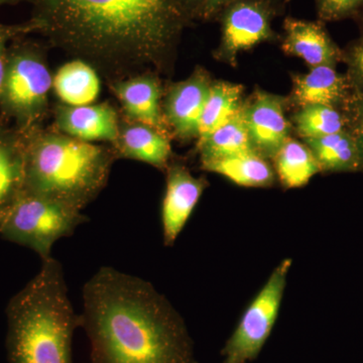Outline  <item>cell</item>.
<instances>
[{
    "label": "cell",
    "instance_id": "18",
    "mask_svg": "<svg viewBox=\"0 0 363 363\" xmlns=\"http://www.w3.org/2000/svg\"><path fill=\"white\" fill-rule=\"evenodd\" d=\"M116 143L121 156L157 168L166 167L171 155L168 138L156 128L142 123L124 128Z\"/></svg>",
    "mask_w": 363,
    "mask_h": 363
},
{
    "label": "cell",
    "instance_id": "17",
    "mask_svg": "<svg viewBox=\"0 0 363 363\" xmlns=\"http://www.w3.org/2000/svg\"><path fill=\"white\" fill-rule=\"evenodd\" d=\"M52 87L67 106H86L97 99L100 81L92 67L75 60L59 69L52 78Z\"/></svg>",
    "mask_w": 363,
    "mask_h": 363
},
{
    "label": "cell",
    "instance_id": "15",
    "mask_svg": "<svg viewBox=\"0 0 363 363\" xmlns=\"http://www.w3.org/2000/svg\"><path fill=\"white\" fill-rule=\"evenodd\" d=\"M271 35L266 11L257 4H240L230 9L224 21L223 48L228 54L250 49Z\"/></svg>",
    "mask_w": 363,
    "mask_h": 363
},
{
    "label": "cell",
    "instance_id": "23",
    "mask_svg": "<svg viewBox=\"0 0 363 363\" xmlns=\"http://www.w3.org/2000/svg\"><path fill=\"white\" fill-rule=\"evenodd\" d=\"M198 145L202 162L255 152L248 135L242 109Z\"/></svg>",
    "mask_w": 363,
    "mask_h": 363
},
{
    "label": "cell",
    "instance_id": "10",
    "mask_svg": "<svg viewBox=\"0 0 363 363\" xmlns=\"http://www.w3.org/2000/svg\"><path fill=\"white\" fill-rule=\"evenodd\" d=\"M210 87L207 76L198 72L169 91L166 104L167 117L177 135L183 140L198 138Z\"/></svg>",
    "mask_w": 363,
    "mask_h": 363
},
{
    "label": "cell",
    "instance_id": "3",
    "mask_svg": "<svg viewBox=\"0 0 363 363\" xmlns=\"http://www.w3.org/2000/svg\"><path fill=\"white\" fill-rule=\"evenodd\" d=\"M6 319L9 363H72L80 316L74 311L58 260H43L38 274L9 301Z\"/></svg>",
    "mask_w": 363,
    "mask_h": 363
},
{
    "label": "cell",
    "instance_id": "22",
    "mask_svg": "<svg viewBox=\"0 0 363 363\" xmlns=\"http://www.w3.org/2000/svg\"><path fill=\"white\" fill-rule=\"evenodd\" d=\"M279 180L288 188L303 187L322 171L309 147L288 138L274 155Z\"/></svg>",
    "mask_w": 363,
    "mask_h": 363
},
{
    "label": "cell",
    "instance_id": "19",
    "mask_svg": "<svg viewBox=\"0 0 363 363\" xmlns=\"http://www.w3.org/2000/svg\"><path fill=\"white\" fill-rule=\"evenodd\" d=\"M203 168L243 187H266L274 181L271 166L257 152L202 162Z\"/></svg>",
    "mask_w": 363,
    "mask_h": 363
},
{
    "label": "cell",
    "instance_id": "14",
    "mask_svg": "<svg viewBox=\"0 0 363 363\" xmlns=\"http://www.w3.org/2000/svg\"><path fill=\"white\" fill-rule=\"evenodd\" d=\"M26 133L0 130V219L25 192Z\"/></svg>",
    "mask_w": 363,
    "mask_h": 363
},
{
    "label": "cell",
    "instance_id": "27",
    "mask_svg": "<svg viewBox=\"0 0 363 363\" xmlns=\"http://www.w3.org/2000/svg\"><path fill=\"white\" fill-rule=\"evenodd\" d=\"M348 80L355 90H363V40L352 45L346 55Z\"/></svg>",
    "mask_w": 363,
    "mask_h": 363
},
{
    "label": "cell",
    "instance_id": "28",
    "mask_svg": "<svg viewBox=\"0 0 363 363\" xmlns=\"http://www.w3.org/2000/svg\"><path fill=\"white\" fill-rule=\"evenodd\" d=\"M11 37V32L4 26H0V97L4 88V77H6L7 52L6 43Z\"/></svg>",
    "mask_w": 363,
    "mask_h": 363
},
{
    "label": "cell",
    "instance_id": "21",
    "mask_svg": "<svg viewBox=\"0 0 363 363\" xmlns=\"http://www.w3.org/2000/svg\"><path fill=\"white\" fill-rule=\"evenodd\" d=\"M242 87L233 83L211 85L200 121L198 143L228 123L242 109Z\"/></svg>",
    "mask_w": 363,
    "mask_h": 363
},
{
    "label": "cell",
    "instance_id": "12",
    "mask_svg": "<svg viewBox=\"0 0 363 363\" xmlns=\"http://www.w3.org/2000/svg\"><path fill=\"white\" fill-rule=\"evenodd\" d=\"M60 128L67 135L84 142H117L119 125L108 104L67 106L58 114Z\"/></svg>",
    "mask_w": 363,
    "mask_h": 363
},
{
    "label": "cell",
    "instance_id": "20",
    "mask_svg": "<svg viewBox=\"0 0 363 363\" xmlns=\"http://www.w3.org/2000/svg\"><path fill=\"white\" fill-rule=\"evenodd\" d=\"M322 171L350 172L363 169L357 143L347 131L306 140Z\"/></svg>",
    "mask_w": 363,
    "mask_h": 363
},
{
    "label": "cell",
    "instance_id": "13",
    "mask_svg": "<svg viewBox=\"0 0 363 363\" xmlns=\"http://www.w3.org/2000/svg\"><path fill=\"white\" fill-rule=\"evenodd\" d=\"M350 88L348 78L339 75L333 67H314L309 74L294 77L293 97L301 107L325 105L343 108L350 96Z\"/></svg>",
    "mask_w": 363,
    "mask_h": 363
},
{
    "label": "cell",
    "instance_id": "1",
    "mask_svg": "<svg viewBox=\"0 0 363 363\" xmlns=\"http://www.w3.org/2000/svg\"><path fill=\"white\" fill-rule=\"evenodd\" d=\"M91 363H195L187 327L149 281L102 267L83 288Z\"/></svg>",
    "mask_w": 363,
    "mask_h": 363
},
{
    "label": "cell",
    "instance_id": "31",
    "mask_svg": "<svg viewBox=\"0 0 363 363\" xmlns=\"http://www.w3.org/2000/svg\"><path fill=\"white\" fill-rule=\"evenodd\" d=\"M362 11H363V6H362ZM362 21H363V16H362Z\"/></svg>",
    "mask_w": 363,
    "mask_h": 363
},
{
    "label": "cell",
    "instance_id": "29",
    "mask_svg": "<svg viewBox=\"0 0 363 363\" xmlns=\"http://www.w3.org/2000/svg\"><path fill=\"white\" fill-rule=\"evenodd\" d=\"M230 0H207L208 9H216V7L221 6L222 4H227Z\"/></svg>",
    "mask_w": 363,
    "mask_h": 363
},
{
    "label": "cell",
    "instance_id": "32",
    "mask_svg": "<svg viewBox=\"0 0 363 363\" xmlns=\"http://www.w3.org/2000/svg\"><path fill=\"white\" fill-rule=\"evenodd\" d=\"M195 363H197V362H195Z\"/></svg>",
    "mask_w": 363,
    "mask_h": 363
},
{
    "label": "cell",
    "instance_id": "25",
    "mask_svg": "<svg viewBox=\"0 0 363 363\" xmlns=\"http://www.w3.org/2000/svg\"><path fill=\"white\" fill-rule=\"evenodd\" d=\"M345 130L357 143L363 161V90H355L344 105Z\"/></svg>",
    "mask_w": 363,
    "mask_h": 363
},
{
    "label": "cell",
    "instance_id": "30",
    "mask_svg": "<svg viewBox=\"0 0 363 363\" xmlns=\"http://www.w3.org/2000/svg\"><path fill=\"white\" fill-rule=\"evenodd\" d=\"M13 1V0H0V4H4V2Z\"/></svg>",
    "mask_w": 363,
    "mask_h": 363
},
{
    "label": "cell",
    "instance_id": "6",
    "mask_svg": "<svg viewBox=\"0 0 363 363\" xmlns=\"http://www.w3.org/2000/svg\"><path fill=\"white\" fill-rule=\"evenodd\" d=\"M52 86L51 73L37 52L26 47L9 51L0 107L21 131L30 133L45 111Z\"/></svg>",
    "mask_w": 363,
    "mask_h": 363
},
{
    "label": "cell",
    "instance_id": "16",
    "mask_svg": "<svg viewBox=\"0 0 363 363\" xmlns=\"http://www.w3.org/2000/svg\"><path fill=\"white\" fill-rule=\"evenodd\" d=\"M124 111L130 118L160 130L162 128L161 90L149 76H140L118 83L114 87Z\"/></svg>",
    "mask_w": 363,
    "mask_h": 363
},
{
    "label": "cell",
    "instance_id": "4",
    "mask_svg": "<svg viewBox=\"0 0 363 363\" xmlns=\"http://www.w3.org/2000/svg\"><path fill=\"white\" fill-rule=\"evenodd\" d=\"M109 150L69 135L26 133L25 192L82 210L104 188Z\"/></svg>",
    "mask_w": 363,
    "mask_h": 363
},
{
    "label": "cell",
    "instance_id": "26",
    "mask_svg": "<svg viewBox=\"0 0 363 363\" xmlns=\"http://www.w3.org/2000/svg\"><path fill=\"white\" fill-rule=\"evenodd\" d=\"M362 6L363 0H319L318 13L321 20L339 21L358 13Z\"/></svg>",
    "mask_w": 363,
    "mask_h": 363
},
{
    "label": "cell",
    "instance_id": "7",
    "mask_svg": "<svg viewBox=\"0 0 363 363\" xmlns=\"http://www.w3.org/2000/svg\"><path fill=\"white\" fill-rule=\"evenodd\" d=\"M291 266L292 260L285 259L272 272L227 340L223 363H248L259 357L278 318Z\"/></svg>",
    "mask_w": 363,
    "mask_h": 363
},
{
    "label": "cell",
    "instance_id": "5",
    "mask_svg": "<svg viewBox=\"0 0 363 363\" xmlns=\"http://www.w3.org/2000/svg\"><path fill=\"white\" fill-rule=\"evenodd\" d=\"M86 221L80 210L23 192L0 219V236L30 248L45 260L52 257L57 241L72 235Z\"/></svg>",
    "mask_w": 363,
    "mask_h": 363
},
{
    "label": "cell",
    "instance_id": "8",
    "mask_svg": "<svg viewBox=\"0 0 363 363\" xmlns=\"http://www.w3.org/2000/svg\"><path fill=\"white\" fill-rule=\"evenodd\" d=\"M204 189V181L195 178L184 167L176 164L168 169L162 205V236L167 247L175 243L199 202Z\"/></svg>",
    "mask_w": 363,
    "mask_h": 363
},
{
    "label": "cell",
    "instance_id": "24",
    "mask_svg": "<svg viewBox=\"0 0 363 363\" xmlns=\"http://www.w3.org/2000/svg\"><path fill=\"white\" fill-rule=\"evenodd\" d=\"M296 128L306 140L322 138L345 130V119L338 109L325 105L302 107L295 117Z\"/></svg>",
    "mask_w": 363,
    "mask_h": 363
},
{
    "label": "cell",
    "instance_id": "2",
    "mask_svg": "<svg viewBox=\"0 0 363 363\" xmlns=\"http://www.w3.org/2000/svg\"><path fill=\"white\" fill-rule=\"evenodd\" d=\"M45 21L73 51L114 67L156 61L177 13L169 0H39Z\"/></svg>",
    "mask_w": 363,
    "mask_h": 363
},
{
    "label": "cell",
    "instance_id": "11",
    "mask_svg": "<svg viewBox=\"0 0 363 363\" xmlns=\"http://www.w3.org/2000/svg\"><path fill=\"white\" fill-rule=\"evenodd\" d=\"M284 51L304 60L312 68L335 67L343 55L319 23L288 18Z\"/></svg>",
    "mask_w": 363,
    "mask_h": 363
},
{
    "label": "cell",
    "instance_id": "9",
    "mask_svg": "<svg viewBox=\"0 0 363 363\" xmlns=\"http://www.w3.org/2000/svg\"><path fill=\"white\" fill-rule=\"evenodd\" d=\"M242 113L253 149L260 156L274 157L289 138L283 100L259 91Z\"/></svg>",
    "mask_w": 363,
    "mask_h": 363
}]
</instances>
